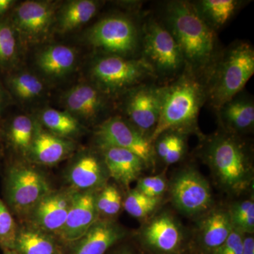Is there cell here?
I'll use <instances>...</instances> for the list:
<instances>
[{
	"instance_id": "6da1fadb",
	"label": "cell",
	"mask_w": 254,
	"mask_h": 254,
	"mask_svg": "<svg viewBox=\"0 0 254 254\" xmlns=\"http://www.w3.org/2000/svg\"><path fill=\"white\" fill-rule=\"evenodd\" d=\"M158 18L176 41L186 68L206 78L222 50L216 32L200 18L190 1H165Z\"/></svg>"
},
{
	"instance_id": "7a4b0ae2",
	"label": "cell",
	"mask_w": 254,
	"mask_h": 254,
	"mask_svg": "<svg viewBox=\"0 0 254 254\" xmlns=\"http://www.w3.org/2000/svg\"><path fill=\"white\" fill-rule=\"evenodd\" d=\"M161 86V110L150 142L153 144L166 131L198 132V115L206 104L205 78L186 68L176 78Z\"/></svg>"
},
{
	"instance_id": "3957f363",
	"label": "cell",
	"mask_w": 254,
	"mask_h": 254,
	"mask_svg": "<svg viewBox=\"0 0 254 254\" xmlns=\"http://www.w3.org/2000/svg\"><path fill=\"white\" fill-rule=\"evenodd\" d=\"M254 73V49L239 41L222 50L205 78L207 104L217 110L239 94Z\"/></svg>"
},
{
	"instance_id": "277c9868",
	"label": "cell",
	"mask_w": 254,
	"mask_h": 254,
	"mask_svg": "<svg viewBox=\"0 0 254 254\" xmlns=\"http://www.w3.org/2000/svg\"><path fill=\"white\" fill-rule=\"evenodd\" d=\"M140 58L149 65L158 84L173 81L186 68L178 45L168 28L153 15L143 16Z\"/></svg>"
},
{
	"instance_id": "5b68a950",
	"label": "cell",
	"mask_w": 254,
	"mask_h": 254,
	"mask_svg": "<svg viewBox=\"0 0 254 254\" xmlns=\"http://www.w3.org/2000/svg\"><path fill=\"white\" fill-rule=\"evenodd\" d=\"M205 144L203 155L222 185L234 191L247 188L252 166L247 147L237 135L218 133Z\"/></svg>"
},
{
	"instance_id": "8992f818",
	"label": "cell",
	"mask_w": 254,
	"mask_h": 254,
	"mask_svg": "<svg viewBox=\"0 0 254 254\" xmlns=\"http://www.w3.org/2000/svg\"><path fill=\"white\" fill-rule=\"evenodd\" d=\"M91 83L108 98L126 93L133 87L155 79L154 73L141 58L103 54L90 68Z\"/></svg>"
},
{
	"instance_id": "52a82bcc",
	"label": "cell",
	"mask_w": 254,
	"mask_h": 254,
	"mask_svg": "<svg viewBox=\"0 0 254 254\" xmlns=\"http://www.w3.org/2000/svg\"><path fill=\"white\" fill-rule=\"evenodd\" d=\"M141 23L125 15L102 18L87 31V43L103 54L140 58Z\"/></svg>"
},
{
	"instance_id": "ba28073f",
	"label": "cell",
	"mask_w": 254,
	"mask_h": 254,
	"mask_svg": "<svg viewBox=\"0 0 254 254\" xmlns=\"http://www.w3.org/2000/svg\"><path fill=\"white\" fill-rule=\"evenodd\" d=\"M4 203L20 218H29L37 205L51 191L45 175L22 163H11L5 174Z\"/></svg>"
},
{
	"instance_id": "9c48e42d",
	"label": "cell",
	"mask_w": 254,
	"mask_h": 254,
	"mask_svg": "<svg viewBox=\"0 0 254 254\" xmlns=\"http://www.w3.org/2000/svg\"><path fill=\"white\" fill-rule=\"evenodd\" d=\"M57 8L49 1H26L15 6L9 18L21 46L46 41L54 29Z\"/></svg>"
},
{
	"instance_id": "30bf717a",
	"label": "cell",
	"mask_w": 254,
	"mask_h": 254,
	"mask_svg": "<svg viewBox=\"0 0 254 254\" xmlns=\"http://www.w3.org/2000/svg\"><path fill=\"white\" fill-rule=\"evenodd\" d=\"M124 111L127 120L150 140L160 118L162 86L145 82L125 93Z\"/></svg>"
},
{
	"instance_id": "8fae6325",
	"label": "cell",
	"mask_w": 254,
	"mask_h": 254,
	"mask_svg": "<svg viewBox=\"0 0 254 254\" xmlns=\"http://www.w3.org/2000/svg\"><path fill=\"white\" fill-rule=\"evenodd\" d=\"M95 138L99 148H123L143 159L147 166L154 163L155 154L153 143L122 117L106 119L98 126Z\"/></svg>"
},
{
	"instance_id": "7c38bea8",
	"label": "cell",
	"mask_w": 254,
	"mask_h": 254,
	"mask_svg": "<svg viewBox=\"0 0 254 254\" xmlns=\"http://www.w3.org/2000/svg\"><path fill=\"white\" fill-rule=\"evenodd\" d=\"M174 204L188 215L201 213L210 207L212 194L208 182L193 169L182 170L171 186Z\"/></svg>"
},
{
	"instance_id": "4fadbf2b",
	"label": "cell",
	"mask_w": 254,
	"mask_h": 254,
	"mask_svg": "<svg viewBox=\"0 0 254 254\" xmlns=\"http://www.w3.org/2000/svg\"><path fill=\"white\" fill-rule=\"evenodd\" d=\"M74 190H51L29 216L32 227L48 235H59L67 217Z\"/></svg>"
},
{
	"instance_id": "5bb4252c",
	"label": "cell",
	"mask_w": 254,
	"mask_h": 254,
	"mask_svg": "<svg viewBox=\"0 0 254 254\" xmlns=\"http://www.w3.org/2000/svg\"><path fill=\"white\" fill-rule=\"evenodd\" d=\"M96 190H74L66 222L58 236L66 242H76L98 220Z\"/></svg>"
},
{
	"instance_id": "9a60e30c",
	"label": "cell",
	"mask_w": 254,
	"mask_h": 254,
	"mask_svg": "<svg viewBox=\"0 0 254 254\" xmlns=\"http://www.w3.org/2000/svg\"><path fill=\"white\" fill-rule=\"evenodd\" d=\"M109 99L91 83L76 85L63 97L66 111L79 121L82 120L90 123L95 121L106 111Z\"/></svg>"
},
{
	"instance_id": "2e32d148",
	"label": "cell",
	"mask_w": 254,
	"mask_h": 254,
	"mask_svg": "<svg viewBox=\"0 0 254 254\" xmlns=\"http://www.w3.org/2000/svg\"><path fill=\"white\" fill-rule=\"evenodd\" d=\"M74 149L71 139L53 134L36 121L33 141L26 158L38 165H54L69 156Z\"/></svg>"
},
{
	"instance_id": "e0dca14e",
	"label": "cell",
	"mask_w": 254,
	"mask_h": 254,
	"mask_svg": "<svg viewBox=\"0 0 254 254\" xmlns=\"http://www.w3.org/2000/svg\"><path fill=\"white\" fill-rule=\"evenodd\" d=\"M142 241L150 254H179L182 250V232L174 219L165 214L147 225Z\"/></svg>"
},
{
	"instance_id": "ac0fdd59",
	"label": "cell",
	"mask_w": 254,
	"mask_h": 254,
	"mask_svg": "<svg viewBox=\"0 0 254 254\" xmlns=\"http://www.w3.org/2000/svg\"><path fill=\"white\" fill-rule=\"evenodd\" d=\"M108 171L103 160L91 152L78 155L68 169L66 178L74 190H96L105 186Z\"/></svg>"
},
{
	"instance_id": "d6986e66",
	"label": "cell",
	"mask_w": 254,
	"mask_h": 254,
	"mask_svg": "<svg viewBox=\"0 0 254 254\" xmlns=\"http://www.w3.org/2000/svg\"><path fill=\"white\" fill-rule=\"evenodd\" d=\"M99 148L108 175L123 186H129L147 166L143 159L128 150L115 147Z\"/></svg>"
},
{
	"instance_id": "ffe728a7",
	"label": "cell",
	"mask_w": 254,
	"mask_h": 254,
	"mask_svg": "<svg viewBox=\"0 0 254 254\" xmlns=\"http://www.w3.org/2000/svg\"><path fill=\"white\" fill-rule=\"evenodd\" d=\"M125 236V230L116 222L98 220L76 242L71 254H104Z\"/></svg>"
},
{
	"instance_id": "44dd1931",
	"label": "cell",
	"mask_w": 254,
	"mask_h": 254,
	"mask_svg": "<svg viewBox=\"0 0 254 254\" xmlns=\"http://www.w3.org/2000/svg\"><path fill=\"white\" fill-rule=\"evenodd\" d=\"M227 132L237 135L253 129L254 102L252 95L240 92L216 111Z\"/></svg>"
},
{
	"instance_id": "7402d4cb",
	"label": "cell",
	"mask_w": 254,
	"mask_h": 254,
	"mask_svg": "<svg viewBox=\"0 0 254 254\" xmlns=\"http://www.w3.org/2000/svg\"><path fill=\"white\" fill-rule=\"evenodd\" d=\"M77 53L71 47L50 45L36 55L37 67L50 78H59L73 71L77 63Z\"/></svg>"
},
{
	"instance_id": "603a6c76",
	"label": "cell",
	"mask_w": 254,
	"mask_h": 254,
	"mask_svg": "<svg viewBox=\"0 0 254 254\" xmlns=\"http://www.w3.org/2000/svg\"><path fill=\"white\" fill-rule=\"evenodd\" d=\"M100 4L99 1L93 0L67 1L57 10L54 29L63 34L77 29L94 17Z\"/></svg>"
},
{
	"instance_id": "cb8c5ba5",
	"label": "cell",
	"mask_w": 254,
	"mask_h": 254,
	"mask_svg": "<svg viewBox=\"0 0 254 254\" xmlns=\"http://www.w3.org/2000/svg\"><path fill=\"white\" fill-rule=\"evenodd\" d=\"M192 3L200 18L217 33L235 17L247 1L242 0H198L192 1Z\"/></svg>"
},
{
	"instance_id": "d4e9b609",
	"label": "cell",
	"mask_w": 254,
	"mask_h": 254,
	"mask_svg": "<svg viewBox=\"0 0 254 254\" xmlns=\"http://www.w3.org/2000/svg\"><path fill=\"white\" fill-rule=\"evenodd\" d=\"M233 230L230 213L217 210L207 217L202 225L199 247L204 254H212L227 240Z\"/></svg>"
},
{
	"instance_id": "484cf974",
	"label": "cell",
	"mask_w": 254,
	"mask_h": 254,
	"mask_svg": "<svg viewBox=\"0 0 254 254\" xmlns=\"http://www.w3.org/2000/svg\"><path fill=\"white\" fill-rule=\"evenodd\" d=\"M36 121L27 115H20L3 125L2 141L19 154L27 157L35 131Z\"/></svg>"
},
{
	"instance_id": "4316f807",
	"label": "cell",
	"mask_w": 254,
	"mask_h": 254,
	"mask_svg": "<svg viewBox=\"0 0 254 254\" xmlns=\"http://www.w3.org/2000/svg\"><path fill=\"white\" fill-rule=\"evenodd\" d=\"M14 250L18 254H62L51 235L33 227L18 230Z\"/></svg>"
},
{
	"instance_id": "83f0119b",
	"label": "cell",
	"mask_w": 254,
	"mask_h": 254,
	"mask_svg": "<svg viewBox=\"0 0 254 254\" xmlns=\"http://www.w3.org/2000/svg\"><path fill=\"white\" fill-rule=\"evenodd\" d=\"M38 120L48 131L67 139L78 136L82 131L79 120L67 111L45 108L38 115Z\"/></svg>"
},
{
	"instance_id": "f1b7e54d",
	"label": "cell",
	"mask_w": 254,
	"mask_h": 254,
	"mask_svg": "<svg viewBox=\"0 0 254 254\" xmlns=\"http://www.w3.org/2000/svg\"><path fill=\"white\" fill-rule=\"evenodd\" d=\"M22 48L9 16L0 18V70L11 72L19 61Z\"/></svg>"
},
{
	"instance_id": "f546056e",
	"label": "cell",
	"mask_w": 254,
	"mask_h": 254,
	"mask_svg": "<svg viewBox=\"0 0 254 254\" xmlns=\"http://www.w3.org/2000/svg\"><path fill=\"white\" fill-rule=\"evenodd\" d=\"M7 91L21 101H31L41 96L44 86L36 75L27 71H11L6 79Z\"/></svg>"
},
{
	"instance_id": "4dcf8cb0",
	"label": "cell",
	"mask_w": 254,
	"mask_h": 254,
	"mask_svg": "<svg viewBox=\"0 0 254 254\" xmlns=\"http://www.w3.org/2000/svg\"><path fill=\"white\" fill-rule=\"evenodd\" d=\"M160 200V198H150L134 190L128 193L123 206L131 216L143 218L154 211L158 206Z\"/></svg>"
},
{
	"instance_id": "1f68e13d",
	"label": "cell",
	"mask_w": 254,
	"mask_h": 254,
	"mask_svg": "<svg viewBox=\"0 0 254 254\" xmlns=\"http://www.w3.org/2000/svg\"><path fill=\"white\" fill-rule=\"evenodd\" d=\"M95 205L98 215L111 217L116 215L123 207L121 194L114 185H105L95 194Z\"/></svg>"
},
{
	"instance_id": "d6a6232c",
	"label": "cell",
	"mask_w": 254,
	"mask_h": 254,
	"mask_svg": "<svg viewBox=\"0 0 254 254\" xmlns=\"http://www.w3.org/2000/svg\"><path fill=\"white\" fill-rule=\"evenodd\" d=\"M233 229L244 234L253 233L254 230V200H246L232 206L230 213Z\"/></svg>"
},
{
	"instance_id": "836d02e7",
	"label": "cell",
	"mask_w": 254,
	"mask_h": 254,
	"mask_svg": "<svg viewBox=\"0 0 254 254\" xmlns=\"http://www.w3.org/2000/svg\"><path fill=\"white\" fill-rule=\"evenodd\" d=\"M18 227L11 210L0 198V248L14 250Z\"/></svg>"
},
{
	"instance_id": "e575fe53",
	"label": "cell",
	"mask_w": 254,
	"mask_h": 254,
	"mask_svg": "<svg viewBox=\"0 0 254 254\" xmlns=\"http://www.w3.org/2000/svg\"><path fill=\"white\" fill-rule=\"evenodd\" d=\"M167 184L161 175L142 178L138 182L136 190L150 198H160L165 193Z\"/></svg>"
},
{
	"instance_id": "d590c367",
	"label": "cell",
	"mask_w": 254,
	"mask_h": 254,
	"mask_svg": "<svg viewBox=\"0 0 254 254\" xmlns=\"http://www.w3.org/2000/svg\"><path fill=\"white\" fill-rule=\"evenodd\" d=\"M245 235L233 229L227 240L212 254H242Z\"/></svg>"
},
{
	"instance_id": "8d00e7d4",
	"label": "cell",
	"mask_w": 254,
	"mask_h": 254,
	"mask_svg": "<svg viewBox=\"0 0 254 254\" xmlns=\"http://www.w3.org/2000/svg\"><path fill=\"white\" fill-rule=\"evenodd\" d=\"M186 149L185 143V133L182 132L175 131V137L170 150H168L164 161L168 165L175 164L181 160Z\"/></svg>"
},
{
	"instance_id": "74e56055",
	"label": "cell",
	"mask_w": 254,
	"mask_h": 254,
	"mask_svg": "<svg viewBox=\"0 0 254 254\" xmlns=\"http://www.w3.org/2000/svg\"><path fill=\"white\" fill-rule=\"evenodd\" d=\"M10 96L7 89L4 88L0 81V118L3 111L6 109L9 104Z\"/></svg>"
},
{
	"instance_id": "f35d334b",
	"label": "cell",
	"mask_w": 254,
	"mask_h": 254,
	"mask_svg": "<svg viewBox=\"0 0 254 254\" xmlns=\"http://www.w3.org/2000/svg\"><path fill=\"white\" fill-rule=\"evenodd\" d=\"M14 3L12 0H0V18L6 16V13L12 8Z\"/></svg>"
},
{
	"instance_id": "ab89813d",
	"label": "cell",
	"mask_w": 254,
	"mask_h": 254,
	"mask_svg": "<svg viewBox=\"0 0 254 254\" xmlns=\"http://www.w3.org/2000/svg\"><path fill=\"white\" fill-rule=\"evenodd\" d=\"M115 254H133V253H132L131 251L128 250V249H124V250L120 251Z\"/></svg>"
},
{
	"instance_id": "60d3db41",
	"label": "cell",
	"mask_w": 254,
	"mask_h": 254,
	"mask_svg": "<svg viewBox=\"0 0 254 254\" xmlns=\"http://www.w3.org/2000/svg\"><path fill=\"white\" fill-rule=\"evenodd\" d=\"M2 127L3 124L1 123V118H0V144L2 141Z\"/></svg>"
},
{
	"instance_id": "b9f144b4",
	"label": "cell",
	"mask_w": 254,
	"mask_h": 254,
	"mask_svg": "<svg viewBox=\"0 0 254 254\" xmlns=\"http://www.w3.org/2000/svg\"><path fill=\"white\" fill-rule=\"evenodd\" d=\"M4 254H18L15 250H4Z\"/></svg>"
},
{
	"instance_id": "7bdbcfd3",
	"label": "cell",
	"mask_w": 254,
	"mask_h": 254,
	"mask_svg": "<svg viewBox=\"0 0 254 254\" xmlns=\"http://www.w3.org/2000/svg\"></svg>"
}]
</instances>
